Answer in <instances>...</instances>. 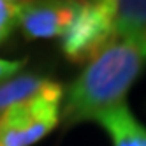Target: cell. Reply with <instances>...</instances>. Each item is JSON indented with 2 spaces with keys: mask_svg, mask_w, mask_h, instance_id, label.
Instances as JSON below:
<instances>
[{
  "mask_svg": "<svg viewBox=\"0 0 146 146\" xmlns=\"http://www.w3.org/2000/svg\"><path fill=\"white\" fill-rule=\"evenodd\" d=\"M146 67V51L137 39H118L90 60L65 90L60 121L64 129L95 121L125 104L129 90Z\"/></svg>",
  "mask_w": 146,
  "mask_h": 146,
  "instance_id": "1",
  "label": "cell"
},
{
  "mask_svg": "<svg viewBox=\"0 0 146 146\" xmlns=\"http://www.w3.org/2000/svg\"><path fill=\"white\" fill-rule=\"evenodd\" d=\"M64 86L49 79L48 85L23 102L0 113V146H32L60 123Z\"/></svg>",
  "mask_w": 146,
  "mask_h": 146,
  "instance_id": "2",
  "label": "cell"
},
{
  "mask_svg": "<svg viewBox=\"0 0 146 146\" xmlns=\"http://www.w3.org/2000/svg\"><path fill=\"white\" fill-rule=\"evenodd\" d=\"M114 0L78 2L76 14L60 37L62 53L72 64H88L108 46L116 42Z\"/></svg>",
  "mask_w": 146,
  "mask_h": 146,
  "instance_id": "3",
  "label": "cell"
},
{
  "mask_svg": "<svg viewBox=\"0 0 146 146\" xmlns=\"http://www.w3.org/2000/svg\"><path fill=\"white\" fill-rule=\"evenodd\" d=\"M76 9L78 2H21L18 27L27 39L62 37Z\"/></svg>",
  "mask_w": 146,
  "mask_h": 146,
  "instance_id": "4",
  "label": "cell"
},
{
  "mask_svg": "<svg viewBox=\"0 0 146 146\" xmlns=\"http://www.w3.org/2000/svg\"><path fill=\"white\" fill-rule=\"evenodd\" d=\"M95 121L106 129L113 146H146V127L132 114L127 104L100 114Z\"/></svg>",
  "mask_w": 146,
  "mask_h": 146,
  "instance_id": "5",
  "label": "cell"
},
{
  "mask_svg": "<svg viewBox=\"0 0 146 146\" xmlns=\"http://www.w3.org/2000/svg\"><path fill=\"white\" fill-rule=\"evenodd\" d=\"M113 18L118 39H137L146 30V0H114Z\"/></svg>",
  "mask_w": 146,
  "mask_h": 146,
  "instance_id": "6",
  "label": "cell"
},
{
  "mask_svg": "<svg viewBox=\"0 0 146 146\" xmlns=\"http://www.w3.org/2000/svg\"><path fill=\"white\" fill-rule=\"evenodd\" d=\"M48 81H49L48 78L34 74V72L18 74L2 81L0 83V113L34 97L48 85Z\"/></svg>",
  "mask_w": 146,
  "mask_h": 146,
  "instance_id": "7",
  "label": "cell"
},
{
  "mask_svg": "<svg viewBox=\"0 0 146 146\" xmlns=\"http://www.w3.org/2000/svg\"><path fill=\"white\" fill-rule=\"evenodd\" d=\"M19 9H21V2L0 0V46L9 39V35L18 27Z\"/></svg>",
  "mask_w": 146,
  "mask_h": 146,
  "instance_id": "8",
  "label": "cell"
},
{
  "mask_svg": "<svg viewBox=\"0 0 146 146\" xmlns=\"http://www.w3.org/2000/svg\"><path fill=\"white\" fill-rule=\"evenodd\" d=\"M27 64V60H4L0 58V83L16 76Z\"/></svg>",
  "mask_w": 146,
  "mask_h": 146,
  "instance_id": "9",
  "label": "cell"
},
{
  "mask_svg": "<svg viewBox=\"0 0 146 146\" xmlns=\"http://www.w3.org/2000/svg\"><path fill=\"white\" fill-rule=\"evenodd\" d=\"M137 40H139V42L143 44V48H144V51H146V30H144V32L137 37Z\"/></svg>",
  "mask_w": 146,
  "mask_h": 146,
  "instance_id": "10",
  "label": "cell"
}]
</instances>
